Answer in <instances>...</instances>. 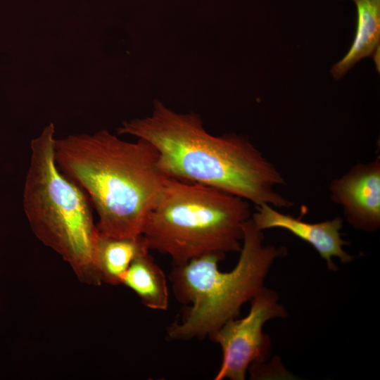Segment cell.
Listing matches in <instances>:
<instances>
[{
  "label": "cell",
  "instance_id": "cell-1",
  "mask_svg": "<svg viewBox=\"0 0 380 380\" xmlns=\"http://www.w3.org/2000/svg\"><path fill=\"white\" fill-rule=\"evenodd\" d=\"M117 134L152 145L169 177L211 186L252 202L289 208L292 201L277 191L285 178L246 137L214 136L196 113H178L156 100L149 116L123 122Z\"/></svg>",
  "mask_w": 380,
  "mask_h": 380
},
{
  "label": "cell",
  "instance_id": "cell-2",
  "mask_svg": "<svg viewBox=\"0 0 380 380\" xmlns=\"http://www.w3.org/2000/svg\"><path fill=\"white\" fill-rule=\"evenodd\" d=\"M60 171L87 196L101 234L141 235L145 220L167 177L158 153L142 139L123 141L107 129L56 139Z\"/></svg>",
  "mask_w": 380,
  "mask_h": 380
},
{
  "label": "cell",
  "instance_id": "cell-3",
  "mask_svg": "<svg viewBox=\"0 0 380 380\" xmlns=\"http://www.w3.org/2000/svg\"><path fill=\"white\" fill-rule=\"evenodd\" d=\"M240 255L235 267L222 272L225 255L210 253L174 265L169 279L177 300L191 304L179 322L167 329L172 340L210 336L228 320L236 318L241 306L265 286L274 262L287 254L284 246L265 244L262 231L251 217L243 224Z\"/></svg>",
  "mask_w": 380,
  "mask_h": 380
},
{
  "label": "cell",
  "instance_id": "cell-4",
  "mask_svg": "<svg viewBox=\"0 0 380 380\" xmlns=\"http://www.w3.org/2000/svg\"><path fill=\"white\" fill-rule=\"evenodd\" d=\"M55 127L51 122L30 142L23 203L35 236L59 254L81 280L99 285L101 237L92 205L83 190L58 169Z\"/></svg>",
  "mask_w": 380,
  "mask_h": 380
},
{
  "label": "cell",
  "instance_id": "cell-5",
  "mask_svg": "<svg viewBox=\"0 0 380 380\" xmlns=\"http://www.w3.org/2000/svg\"><path fill=\"white\" fill-rule=\"evenodd\" d=\"M248 201L203 184L167 177L151 207L141 235L149 250L174 265L210 253L239 252Z\"/></svg>",
  "mask_w": 380,
  "mask_h": 380
},
{
  "label": "cell",
  "instance_id": "cell-6",
  "mask_svg": "<svg viewBox=\"0 0 380 380\" xmlns=\"http://www.w3.org/2000/svg\"><path fill=\"white\" fill-rule=\"evenodd\" d=\"M279 299L276 291L264 286L250 300L246 316L228 320L209 336L222 351V363L215 380H244L250 366L269 359L271 342L263 333V325L271 319L288 316Z\"/></svg>",
  "mask_w": 380,
  "mask_h": 380
},
{
  "label": "cell",
  "instance_id": "cell-7",
  "mask_svg": "<svg viewBox=\"0 0 380 380\" xmlns=\"http://www.w3.org/2000/svg\"><path fill=\"white\" fill-rule=\"evenodd\" d=\"M332 202L341 205L355 229L374 232L380 227V160L352 166L329 185Z\"/></svg>",
  "mask_w": 380,
  "mask_h": 380
},
{
  "label": "cell",
  "instance_id": "cell-8",
  "mask_svg": "<svg viewBox=\"0 0 380 380\" xmlns=\"http://www.w3.org/2000/svg\"><path fill=\"white\" fill-rule=\"evenodd\" d=\"M251 220L259 230L280 228L307 242L326 261L327 267L331 271L338 270L333 261L334 257L344 264L354 260V257L343 248V246L350 243L341 238L343 220L341 217L310 223L281 213L275 208L265 203L256 205L255 211L251 215Z\"/></svg>",
  "mask_w": 380,
  "mask_h": 380
},
{
  "label": "cell",
  "instance_id": "cell-9",
  "mask_svg": "<svg viewBox=\"0 0 380 380\" xmlns=\"http://www.w3.org/2000/svg\"><path fill=\"white\" fill-rule=\"evenodd\" d=\"M352 1L357 11L356 33L349 51L331 68L336 80L340 79L363 58L373 56L379 47L380 0Z\"/></svg>",
  "mask_w": 380,
  "mask_h": 380
},
{
  "label": "cell",
  "instance_id": "cell-10",
  "mask_svg": "<svg viewBox=\"0 0 380 380\" xmlns=\"http://www.w3.org/2000/svg\"><path fill=\"white\" fill-rule=\"evenodd\" d=\"M122 284L132 289L146 307L159 310L168 308L169 291L165 274L148 251L134 260Z\"/></svg>",
  "mask_w": 380,
  "mask_h": 380
},
{
  "label": "cell",
  "instance_id": "cell-11",
  "mask_svg": "<svg viewBox=\"0 0 380 380\" xmlns=\"http://www.w3.org/2000/svg\"><path fill=\"white\" fill-rule=\"evenodd\" d=\"M148 251L149 248L142 235L114 238L101 234L97 265L101 281L112 285L122 284L123 277L134 260Z\"/></svg>",
  "mask_w": 380,
  "mask_h": 380
}]
</instances>
